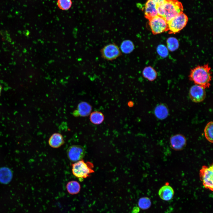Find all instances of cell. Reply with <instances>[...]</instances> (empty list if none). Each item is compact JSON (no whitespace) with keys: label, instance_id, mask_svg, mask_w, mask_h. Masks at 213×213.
Segmentation results:
<instances>
[{"label":"cell","instance_id":"cell-26","mask_svg":"<svg viewBox=\"0 0 213 213\" xmlns=\"http://www.w3.org/2000/svg\"><path fill=\"white\" fill-rule=\"evenodd\" d=\"M155 3L156 7H157L164 6L166 2V0H154Z\"/></svg>","mask_w":213,"mask_h":213},{"label":"cell","instance_id":"cell-8","mask_svg":"<svg viewBox=\"0 0 213 213\" xmlns=\"http://www.w3.org/2000/svg\"><path fill=\"white\" fill-rule=\"evenodd\" d=\"M67 157L72 162H77L82 159L85 155L84 149L80 145H72L67 149Z\"/></svg>","mask_w":213,"mask_h":213},{"label":"cell","instance_id":"cell-20","mask_svg":"<svg viewBox=\"0 0 213 213\" xmlns=\"http://www.w3.org/2000/svg\"><path fill=\"white\" fill-rule=\"evenodd\" d=\"M134 48L133 42L128 40L123 41L120 45L121 51L125 54H128L132 52Z\"/></svg>","mask_w":213,"mask_h":213},{"label":"cell","instance_id":"cell-16","mask_svg":"<svg viewBox=\"0 0 213 213\" xmlns=\"http://www.w3.org/2000/svg\"><path fill=\"white\" fill-rule=\"evenodd\" d=\"M154 113L158 118L162 120L167 117L168 114V111L165 105L161 104L158 105L155 107Z\"/></svg>","mask_w":213,"mask_h":213},{"label":"cell","instance_id":"cell-1","mask_svg":"<svg viewBox=\"0 0 213 213\" xmlns=\"http://www.w3.org/2000/svg\"><path fill=\"white\" fill-rule=\"evenodd\" d=\"M211 69L208 64L198 66L191 70L189 75V79L195 85L204 89L209 88L212 78Z\"/></svg>","mask_w":213,"mask_h":213},{"label":"cell","instance_id":"cell-7","mask_svg":"<svg viewBox=\"0 0 213 213\" xmlns=\"http://www.w3.org/2000/svg\"><path fill=\"white\" fill-rule=\"evenodd\" d=\"M101 53L103 58L109 61L114 60L122 55L120 48L114 43L105 46L101 49Z\"/></svg>","mask_w":213,"mask_h":213},{"label":"cell","instance_id":"cell-21","mask_svg":"<svg viewBox=\"0 0 213 213\" xmlns=\"http://www.w3.org/2000/svg\"><path fill=\"white\" fill-rule=\"evenodd\" d=\"M206 139L210 142L213 143V122L211 121L206 125L204 130Z\"/></svg>","mask_w":213,"mask_h":213},{"label":"cell","instance_id":"cell-6","mask_svg":"<svg viewBox=\"0 0 213 213\" xmlns=\"http://www.w3.org/2000/svg\"><path fill=\"white\" fill-rule=\"evenodd\" d=\"M199 176L203 185L212 191L213 189V165L203 166L200 170Z\"/></svg>","mask_w":213,"mask_h":213},{"label":"cell","instance_id":"cell-24","mask_svg":"<svg viewBox=\"0 0 213 213\" xmlns=\"http://www.w3.org/2000/svg\"><path fill=\"white\" fill-rule=\"evenodd\" d=\"M167 43L168 48L171 51L176 49L179 45L178 40L174 38H169L167 40Z\"/></svg>","mask_w":213,"mask_h":213},{"label":"cell","instance_id":"cell-5","mask_svg":"<svg viewBox=\"0 0 213 213\" xmlns=\"http://www.w3.org/2000/svg\"><path fill=\"white\" fill-rule=\"evenodd\" d=\"M149 25L152 33L159 34L168 31L167 22L163 17L157 15L149 20Z\"/></svg>","mask_w":213,"mask_h":213},{"label":"cell","instance_id":"cell-25","mask_svg":"<svg viewBox=\"0 0 213 213\" xmlns=\"http://www.w3.org/2000/svg\"><path fill=\"white\" fill-rule=\"evenodd\" d=\"M157 51L159 55L162 57H165L168 55L167 49L163 45H160L157 47Z\"/></svg>","mask_w":213,"mask_h":213},{"label":"cell","instance_id":"cell-15","mask_svg":"<svg viewBox=\"0 0 213 213\" xmlns=\"http://www.w3.org/2000/svg\"><path fill=\"white\" fill-rule=\"evenodd\" d=\"M64 140L62 135L59 133L53 134L50 137L49 143L51 147L54 148H58L64 143Z\"/></svg>","mask_w":213,"mask_h":213},{"label":"cell","instance_id":"cell-10","mask_svg":"<svg viewBox=\"0 0 213 213\" xmlns=\"http://www.w3.org/2000/svg\"><path fill=\"white\" fill-rule=\"evenodd\" d=\"M186 142L185 137L180 134L173 135L170 138V146L175 151L183 150L186 146Z\"/></svg>","mask_w":213,"mask_h":213},{"label":"cell","instance_id":"cell-22","mask_svg":"<svg viewBox=\"0 0 213 213\" xmlns=\"http://www.w3.org/2000/svg\"><path fill=\"white\" fill-rule=\"evenodd\" d=\"M151 204V201L149 198L146 197H142L139 199L138 206L139 208L146 210L150 207Z\"/></svg>","mask_w":213,"mask_h":213},{"label":"cell","instance_id":"cell-23","mask_svg":"<svg viewBox=\"0 0 213 213\" xmlns=\"http://www.w3.org/2000/svg\"><path fill=\"white\" fill-rule=\"evenodd\" d=\"M57 5L60 9L66 11L71 7L72 1V0H57Z\"/></svg>","mask_w":213,"mask_h":213},{"label":"cell","instance_id":"cell-17","mask_svg":"<svg viewBox=\"0 0 213 213\" xmlns=\"http://www.w3.org/2000/svg\"><path fill=\"white\" fill-rule=\"evenodd\" d=\"M142 74L143 76L150 81L154 80L157 77V73L152 67L148 66L145 67L143 69Z\"/></svg>","mask_w":213,"mask_h":213},{"label":"cell","instance_id":"cell-2","mask_svg":"<svg viewBox=\"0 0 213 213\" xmlns=\"http://www.w3.org/2000/svg\"><path fill=\"white\" fill-rule=\"evenodd\" d=\"M164 8V18L167 22L183 13V10L182 4L178 0H166Z\"/></svg>","mask_w":213,"mask_h":213},{"label":"cell","instance_id":"cell-14","mask_svg":"<svg viewBox=\"0 0 213 213\" xmlns=\"http://www.w3.org/2000/svg\"><path fill=\"white\" fill-rule=\"evenodd\" d=\"M12 173L9 168L6 167L0 168V182L3 184H7L11 180Z\"/></svg>","mask_w":213,"mask_h":213},{"label":"cell","instance_id":"cell-12","mask_svg":"<svg viewBox=\"0 0 213 213\" xmlns=\"http://www.w3.org/2000/svg\"><path fill=\"white\" fill-rule=\"evenodd\" d=\"M174 194L173 188L170 185H166L162 186L159 189L158 194L162 200L168 201L173 198Z\"/></svg>","mask_w":213,"mask_h":213},{"label":"cell","instance_id":"cell-27","mask_svg":"<svg viewBox=\"0 0 213 213\" xmlns=\"http://www.w3.org/2000/svg\"><path fill=\"white\" fill-rule=\"evenodd\" d=\"M139 208L137 206L134 207L132 210L133 213H137L139 211Z\"/></svg>","mask_w":213,"mask_h":213},{"label":"cell","instance_id":"cell-11","mask_svg":"<svg viewBox=\"0 0 213 213\" xmlns=\"http://www.w3.org/2000/svg\"><path fill=\"white\" fill-rule=\"evenodd\" d=\"M158 15L156 4L154 0H147L145 6L144 16L149 20Z\"/></svg>","mask_w":213,"mask_h":213},{"label":"cell","instance_id":"cell-3","mask_svg":"<svg viewBox=\"0 0 213 213\" xmlns=\"http://www.w3.org/2000/svg\"><path fill=\"white\" fill-rule=\"evenodd\" d=\"M92 164L81 160L73 164L72 171L73 175L79 178H85L93 172Z\"/></svg>","mask_w":213,"mask_h":213},{"label":"cell","instance_id":"cell-13","mask_svg":"<svg viewBox=\"0 0 213 213\" xmlns=\"http://www.w3.org/2000/svg\"><path fill=\"white\" fill-rule=\"evenodd\" d=\"M92 109V107L89 104L86 102L82 101L78 104L76 112L80 116L86 117L90 114Z\"/></svg>","mask_w":213,"mask_h":213},{"label":"cell","instance_id":"cell-28","mask_svg":"<svg viewBox=\"0 0 213 213\" xmlns=\"http://www.w3.org/2000/svg\"><path fill=\"white\" fill-rule=\"evenodd\" d=\"M2 89V87L1 86V85H0V95H1V92Z\"/></svg>","mask_w":213,"mask_h":213},{"label":"cell","instance_id":"cell-4","mask_svg":"<svg viewBox=\"0 0 213 213\" xmlns=\"http://www.w3.org/2000/svg\"><path fill=\"white\" fill-rule=\"evenodd\" d=\"M188 20V17L183 13L171 19L167 22L169 33L175 34L179 32L185 27Z\"/></svg>","mask_w":213,"mask_h":213},{"label":"cell","instance_id":"cell-18","mask_svg":"<svg viewBox=\"0 0 213 213\" xmlns=\"http://www.w3.org/2000/svg\"><path fill=\"white\" fill-rule=\"evenodd\" d=\"M66 188L68 193L70 194L78 193L80 190V186L78 182L75 181L69 182L67 184Z\"/></svg>","mask_w":213,"mask_h":213},{"label":"cell","instance_id":"cell-9","mask_svg":"<svg viewBox=\"0 0 213 213\" xmlns=\"http://www.w3.org/2000/svg\"><path fill=\"white\" fill-rule=\"evenodd\" d=\"M189 93L191 99L193 101L196 103L202 101L206 97L204 89L196 85L191 87L189 90Z\"/></svg>","mask_w":213,"mask_h":213},{"label":"cell","instance_id":"cell-19","mask_svg":"<svg viewBox=\"0 0 213 213\" xmlns=\"http://www.w3.org/2000/svg\"><path fill=\"white\" fill-rule=\"evenodd\" d=\"M90 120L93 124L99 125L104 121V117L101 112L98 111H94L90 114Z\"/></svg>","mask_w":213,"mask_h":213}]
</instances>
